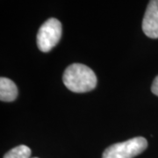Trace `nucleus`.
<instances>
[{
  "mask_svg": "<svg viewBox=\"0 0 158 158\" xmlns=\"http://www.w3.org/2000/svg\"><path fill=\"white\" fill-rule=\"evenodd\" d=\"M151 90H152V92L155 95L158 96V76L153 81L152 86H151Z\"/></svg>",
  "mask_w": 158,
  "mask_h": 158,
  "instance_id": "7",
  "label": "nucleus"
},
{
  "mask_svg": "<svg viewBox=\"0 0 158 158\" xmlns=\"http://www.w3.org/2000/svg\"><path fill=\"white\" fill-rule=\"evenodd\" d=\"M147 147L148 141L144 137H135L108 147L103 153L102 158H134L143 152Z\"/></svg>",
  "mask_w": 158,
  "mask_h": 158,
  "instance_id": "2",
  "label": "nucleus"
},
{
  "mask_svg": "<svg viewBox=\"0 0 158 158\" xmlns=\"http://www.w3.org/2000/svg\"><path fill=\"white\" fill-rule=\"evenodd\" d=\"M34 158H38V157H34Z\"/></svg>",
  "mask_w": 158,
  "mask_h": 158,
  "instance_id": "8",
  "label": "nucleus"
},
{
  "mask_svg": "<svg viewBox=\"0 0 158 158\" xmlns=\"http://www.w3.org/2000/svg\"><path fill=\"white\" fill-rule=\"evenodd\" d=\"M18 97V88L13 81L6 77L0 78V99L3 102L14 101Z\"/></svg>",
  "mask_w": 158,
  "mask_h": 158,
  "instance_id": "5",
  "label": "nucleus"
},
{
  "mask_svg": "<svg viewBox=\"0 0 158 158\" xmlns=\"http://www.w3.org/2000/svg\"><path fill=\"white\" fill-rule=\"evenodd\" d=\"M31 149L27 146L19 145L6 153L4 158H30Z\"/></svg>",
  "mask_w": 158,
  "mask_h": 158,
  "instance_id": "6",
  "label": "nucleus"
},
{
  "mask_svg": "<svg viewBox=\"0 0 158 158\" xmlns=\"http://www.w3.org/2000/svg\"><path fill=\"white\" fill-rule=\"evenodd\" d=\"M142 31L149 38H158V0L149 1L142 20Z\"/></svg>",
  "mask_w": 158,
  "mask_h": 158,
  "instance_id": "4",
  "label": "nucleus"
},
{
  "mask_svg": "<svg viewBox=\"0 0 158 158\" xmlns=\"http://www.w3.org/2000/svg\"><path fill=\"white\" fill-rule=\"evenodd\" d=\"M62 82L69 90L76 93H84L92 90L97 85L94 71L81 63H73L65 69Z\"/></svg>",
  "mask_w": 158,
  "mask_h": 158,
  "instance_id": "1",
  "label": "nucleus"
},
{
  "mask_svg": "<svg viewBox=\"0 0 158 158\" xmlns=\"http://www.w3.org/2000/svg\"><path fill=\"white\" fill-rule=\"evenodd\" d=\"M62 24L51 18L41 25L37 34V46L42 52H49L55 48L62 37Z\"/></svg>",
  "mask_w": 158,
  "mask_h": 158,
  "instance_id": "3",
  "label": "nucleus"
}]
</instances>
